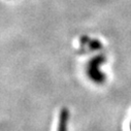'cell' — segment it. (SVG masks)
Segmentation results:
<instances>
[{
    "mask_svg": "<svg viewBox=\"0 0 131 131\" xmlns=\"http://www.w3.org/2000/svg\"><path fill=\"white\" fill-rule=\"evenodd\" d=\"M104 62V57L103 56H97L95 57L93 60H91L90 64H89V68H88V74L90 77V79H92L95 83H103L105 81V75L99 71L98 66L99 64Z\"/></svg>",
    "mask_w": 131,
    "mask_h": 131,
    "instance_id": "6da1fadb",
    "label": "cell"
},
{
    "mask_svg": "<svg viewBox=\"0 0 131 131\" xmlns=\"http://www.w3.org/2000/svg\"><path fill=\"white\" fill-rule=\"evenodd\" d=\"M130 130H131V124H130Z\"/></svg>",
    "mask_w": 131,
    "mask_h": 131,
    "instance_id": "277c9868",
    "label": "cell"
},
{
    "mask_svg": "<svg viewBox=\"0 0 131 131\" xmlns=\"http://www.w3.org/2000/svg\"><path fill=\"white\" fill-rule=\"evenodd\" d=\"M69 118V113L67 108H62L59 116L58 131H67V122Z\"/></svg>",
    "mask_w": 131,
    "mask_h": 131,
    "instance_id": "7a4b0ae2",
    "label": "cell"
},
{
    "mask_svg": "<svg viewBox=\"0 0 131 131\" xmlns=\"http://www.w3.org/2000/svg\"><path fill=\"white\" fill-rule=\"evenodd\" d=\"M88 45H89V47H90L91 50H99V49L102 48L101 42L99 40H97V39H91V40H89Z\"/></svg>",
    "mask_w": 131,
    "mask_h": 131,
    "instance_id": "3957f363",
    "label": "cell"
}]
</instances>
